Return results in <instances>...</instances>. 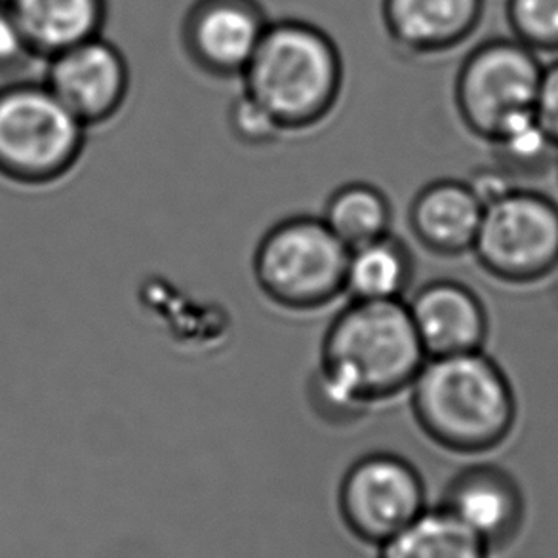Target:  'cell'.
<instances>
[{"label":"cell","instance_id":"obj_1","mask_svg":"<svg viewBox=\"0 0 558 558\" xmlns=\"http://www.w3.org/2000/svg\"><path fill=\"white\" fill-rule=\"evenodd\" d=\"M425 361L407 302H351L326 330L313 399L330 420H355L410 389Z\"/></svg>","mask_w":558,"mask_h":558},{"label":"cell","instance_id":"obj_2","mask_svg":"<svg viewBox=\"0 0 558 558\" xmlns=\"http://www.w3.org/2000/svg\"><path fill=\"white\" fill-rule=\"evenodd\" d=\"M410 402L423 433L463 456L498 450L519 420L513 384L484 349L427 359L410 385Z\"/></svg>","mask_w":558,"mask_h":558},{"label":"cell","instance_id":"obj_3","mask_svg":"<svg viewBox=\"0 0 558 558\" xmlns=\"http://www.w3.org/2000/svg\"><path fill=\"white\" fill-rule=\"evenodd\" d=\"M242 92L284 132L317 126L340 101L345 68L340 46L315 23L271 22L241 76Z\"/></svg>","mask_w":558,"mask_h":558},{"label":"cell","instance_id":"obj_4","mask_svg":"<svg viewBox=\"0 0 558 558\" xmlns=\"http://www.w3.org/2000/svg\"><path fill=\"white\" fill-rule=\"evenodd\" d=\"M88 129L43 81L0 86V178L46 187L73 172Z\"/></svg>","mask_w":558,"mask_h":558},{"label":"cell","instance_id":"obj_5","mask_svg":"<svg viewBox=\"0 0 558 558\" xmlns=\"http://www.w3.org/2000/svg\"><path fill=\"white\" fill-rule=\"evenodd\" d=\"M349 248L323 218L282 219L254 252V277L271 302L294 311L320 310L345 294Z\"/></svg>","mask_w":558,"mask_h":558},{"label":"cell","instance_id":"obj_6","mask_svg":"<svg viewBox=\"0 0 558 558\" xmlns=\"http://www.w3.org/2000/svg\"><path fill=\"white\" fill-rule=\"evenodd\" d=\"M494 279L526 287L558 271V204L536 189L514 187L484 204L473 250Z\"/></svg>","mask_w":558,"mask_h":558},{"label":"cell","instance_id":"obj_7","mask_svg":"<svg viewBox=\"0 0 558 558\" xmlns=\"http://www.w3.org/2000/svg\"><path fill=\"white\" fill-rule=\"evenodd\" d=\"M544 63L514 37L488 38L461 61L453 104L469 132L488 142L507 121L536 104Z\"/></svg>","mask_w":558,"mask_h":558},{"label":"cell","instance_id":"obj_8","mask_svg":"<svg viewBox=\"0 0 558 558\" xmlns=\"http://www.w3.org/2000/svg\"><path fill=\"white\" fill-rule=\"evenodd\" d=\"M338 506L349 532L379 547L427 509V492L420 471L402 456L372 452L341 478Z\"/></svg>","mask_w":558,"mask_h":558},{"label":"cell","instance_id":"obj_9","mask_svg":"<svg viewBox=\"0 0 558 558\" xmlns=\"http://www.w3.org/2000/svg\"><path fill=\"white\" fill-rule=\"evenodd\" d=\"M271 22L259 0H195L183 15V52L204 75L241 78Z\"/></svg>","mask_w":558,"mask_h":558},{"label":"cell","instance_id":"obj_10","mask_svg":"<svg viewBox=\"0 0 558 558\" xmlns=\"http://www.w3.org/2000/svg\"><path fill=\"white\" fill-rule=\"evenodd\" d=\"M43 83L83 122L99 126L119 114L130 92V65L104 35L46 60Z\"/></svg>","mask_w":558,"mask_h":558},{"label":"cell","instance_id":"obj_11","mask_svg":"<svg viewBox=\"0 0 558 558\" xmlns=\"http://www.w3.org/2000/svg\"><path fill=\"white\" fill-rule=\"evenodd\" d=\"M440 506L490 551L511 544L526 519V499L521 484L507 469L494 463L461 469L446 486Z\"/></svg>","mask_w":558,"mask_h":558},{"label":"cell","instance_id":"obj_12","mask_svg":"<svg viewBox=\"0 0 558 558\" xmlns=\"http://www.w3.org/2000/svg\"><path fill=\"white\" fill-rule=\"evenodd\" d=\"M407 305L427 359L483 351L490 318L473 288L452 279L433 280Z\"/></svg>","mask_w":558,"mask_h":558},{"label":"cell","instance_id":"obj_13","mask_svg":"<svg viewBox=\"0 0 558 558\" xmlns=\"http://www.w3.org/2000/svg\"><path fill=\"white\" fill-rule=\"evenodd\" d=\"M484 0H381L385 33L397 50L414 58L452 52L475 35Z\"/></svg>","mask_w":558,"mask_h":558},{"label":"cell","instance_id":"obj_14","mask_svg":"<svg viewBox=\"0 0 558 558\" xmlns=\"http://www.w3.org/2000/svg\"><path fill=\"white\" fill-rule=\"evenodd\" d=\"M484 204L469 182L437 180L415 195L410 229L438 256H460L473 250Z\"/></svg>","mask_w":558,"mask_h":558},{"label":"cell","instance_id":"obj_15","mask_svg":"<svg viewBox=\"0 0 558 558\" xmlns=\"http://www.w3.org/2000/svg\"><path fill=\"white\" fill-rule=\"evenodd\" d=\"M37 60L104 35L107 0H2Z\"/></svg>","mask_w":558,"mask_h":558},{"label":"cell","instance_id":"obj_16","mask_svg":"<svg viewBox=\"0 0 558 558\" xmlns=\"http://www.w3.org/2000/svg\"><path fill=\"white\" fill-rule=\"evenodd\" d=\"M414 256L392 233L349 250L345 294L351 302H399L414 280Z\"/></svg>","mask_w":558,"mask_h":558},{"label":"cell","instance_id":"obj_17","mask_svg":"<svg viewBox=\"0 0 558 558\" xmlns=\"http://www.w3.org/2000/svg\"><path fill=\"white\" fill-rule=\"evenodd\" d=\"M490 549L442 506L427 507L379 545L377 558H488Z\"/></svg>","mask_w":558,"mask_h":558},{"label":"cell","instance_id":"obj_18","mask_svg":"<svg viewBox=\"0 0 558 558\" xmlns=\"http://www.w3.org/2000/svg\"><path fill=\"white\" fill-rule=\"evenodd\" d=\"M320 218L349 250L391 233V203L372 183H345L336 189Z\"/></svg>","mask_w":558,"mask_h":558},{"label":"cell","instance_id":"obj_19","mask_svg":"<svg viewBox=\"0 0 558 558\" xmlns=\"http://www.w3.org/2000/svg\"><path fill=\"white\" fill-rule=\"evenodd\" d=\"M496 167L511 180L536 178L557 165L558 147L537 121L534 109L517 114L488 140Z\"/></svg>","mask_w":558,"mask_h":558},{"label":"cell","instance_id":"obj_20","mask_svg":"<svg viewBox=\"0 0 558 558\" xmlns=\"http://www.w3.org/2000/svg\"><path fill=\"white\" fill-rule=\"evenodd\" d=\"M513 37L536 53L558 52V0H507Z\"/></svg>","mask_w":558,"mask_h":558},{"label":"cell","instance_id":"obj_21","mask_svg":"<svg viewBox=\"0 0 558 558\" xmlns=\"http://www.w3.org/2000/svg\"><path fill=\"white\" fill-rule=\"evenodd\" d=\"M229 126L234 137L250 147L277 144L287 134L279 122L272 119V114L244 92H241V96L234 99L229 109Z\"/></svg>","mask_w":558,"mask_h":558},{"label":"cell","instance_id":"obj_22","mask_svg":"<svg viewBox=\"0 0 558 558\" xmlns=\"http://www.w3.org/2000/svg\"><path fill=\"white\" fill-rule=\"evenodd\" d=\"M33 61H37L35 53L0 0V76L20 75Z\"/></svg>","mask_w":558,"mask_h":558},{"label":"cell","instance_id":"obj_23","mask_svg":"<svg viewBox=\"0 0 558 558\" xmlns=\"http://www.w3.org/2000/svg\"><path fill=\"white\" fill-rule=\"evenodd\" d=\"M534 113L544 126L547 136L558 147V60L544 65L539 86H537Z\"/></svg>","mask_w":558,"mask_h":558},{"label":"cell","instance_id":"obj_24","mask_svg":"<svg viewBox=\"0 0 558 558\" xmlns=\"http://www.w3.org/2000/svg\"><path fill=\"white\" fill-rule=\"evenodd\" d=\"M555 167H557V174H558V157H557V165H555Z\"/></svg>","mask_w":558,"mask_h":558}]
</instances>
